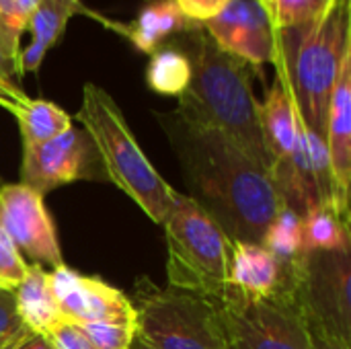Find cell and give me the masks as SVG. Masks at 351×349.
I'll use <instances>...</instances> for the list:
<instances>
[{"mask_svg":"<svg viewBox=\"0 0 351 349\" xmlns=\"http://www.w3.org/2000/svg\"><path fill=\"white\" fill-rule=\"evenodd\" d=\"M25 272L27 263L23 261V255L0 228V286L4 290H14L21 284Z\"/></svg>","mask_w":351,"mask_h":349,"instance_id":"27","label":"cell"},{"mask_svg":"<svg viewBox=\"0 0 351 349\" xmlns=\"http://www.w3.org/2000/svg\"><path fill=\"white\" fill-rule=\"evenodd\" d=\"M257 2H261V4H263V2H265V0H257Z\"/></svg>","mask_w":351,"mask_h":349,"instance_id":"35","label":"cell"},{"mask_svg":"<svg viewBox=\"0 0 351 349\" xmlns=\"http://www.w3.org/2000/svg\"><path fill=\"white\" fill-rule=\"evenodd\" d=\"M136 337L154 349H228L216 306L195 294L158 288L140 276L130 298Z\"/></svg>","mask_w":351,"mask_h":349,"instance_id":"6","label":"cell"},{"mask_svg":"<svg viewBox=\"0 0 351 349\" xmlns=\"http://www.w3.org/2000/svg\"><path fill=\"white\" fill-rule=\"evenodd\" d=\"M167 239V282L183 290L220 302L228 292L230 241L222 228L187 195L173 189L171 208L162 222Z\"/></svg>","mask_w":351,"mask_h":349,"instance_id":"5","label":"cell"},{"mask_svg":"<svg viewBox=\"0 0 351 349\" xmlns=\"http://www.w3.org/2000/svg\"><path fill=\"white\" fill-rule=\"evenodd\" d=\"M230 290L247 298H269L292 286V261L278 259L259 243L230 245Z\"/></svg>","mask_w":351,"mask_h":349,"instance_id":"15","label":"cell"},{"mask_svg":"<svg viewBox=\"0 0 351 349\" xmlns=\"http://www.w3.org/2000/svg\"><path fill=\"white\" fill-rule=\"evenodd\" d=\"M47 280L62 321L72 325H136V313L130 296L103 280L82 276L66 265L47 272Z\"/></svg>","mask_w":351,"mask_h":349,"instance_id":"12","label":"cell"},{"mask_svg":"<svg viewBox=\"0 0 351 349\" xmlns=\"http://www.w3.org/2000/svg\"><path fill=\"white\" fill-rule=\"evenodd\" d=\"M130 349H154V348H150L148 344H144V341H142L140 337H136V335H134V341H132Z\"/></svg>","mask_w":351,"mask_h":349,"instance_id":"34","label":"cell"},{"mask_svg":"<svg viewBox=\"0 0 351 349\" xmlns=\"http://www.w3.org/2000/svg\"><path fill=\"white\" fill-rule=\"evenodd\" d=\"M39 0H0V51L16 72L21 37L29 27Z\"/></svg>","mask_w":351,"mask_h":349,"instance_id":"24","label":"cell"},{"mask_svg":"<svg viewBox=\"0 0 351 349\" xmlns=\"http://www.w3.org/2000/svg\"><path fill=\"white\" fill-rule=\"evenodd\" d=\"M228 2L230 0H175L185 19L195 25H204L206 21L216 16Z\"/></svg>","mask_w":351,"mask_h":349,"instance_id":"30","label":"cell"},{"mask_svg":"<svg viewBox=\"0 0 351 349\" xmlns=\"http://www.w3.org/2000/svg\"><path fill=\"white\" fill-rule=\"evenodd\" d=\"M12 294L19 319L33 335H45L56 323L62 321L49 288L47 272L41 265H27V272Z\"/></svg>","mask_w":351,"mask_h":349,"instance_id":"19","label":"cell"},{"mask_svg":"<svg viewBox=\"0 0 351 349\" xmlns=\"http://www.w3.org/2000/svg\"><path fill=\"white\" fill-rule=\"evenodd\" d=\"M269 175L282 206L290 208L300 218L317 208H331L335 212V191L325 138L304 130L302 123L294 152L271 165Z\"/></svg>","mask_w":351,"mask_h":349,"instance_id":"10","label":"cell"},{"mask_svg":"<svg viewBox=\"0 0 351 349\" xmlns=\"http://www.w3.org/2000/svg\"><path fill=\"white\" fill-rule=\"evenodd\" d=\"M292 296L319 349H351L350 251L292 259Z\"/></svg>","mask_w":351,"mask_h":349,"instance_id":"7","label":"cell"},{"mask_svg":"<svg viewBox=\"0 0 351 349\" xmlns=\"http://www.w3.org/2000/svg\"><path fill=\"white\" fill-rule=\"evenodd\" d=\"M16 72H14V68L6 62V58L2 56V51H0V86L4 88V91H8L10 95H14L16 99H29L27 95H25V91L19 86V82H16Z\"/></svg>","mask_w":351,"mask_h":349,"instance_id":"31","label":"cell"},{"mask_svg":"<svg viewBox=\"0 0 351 349\" xmlns=\"http://www.w3.org/2000/svg\"><path fill=\"white\" fill-rule=\"evenodd\" d=\"M21 349H53V346L49 344L45 335H29Z\"/></svg>","mask_w":351,"mask_h":349,"instance_id":"32","label":"cell"},{"mask_svg":"<svg viewBox=\"0 0 351 349\" xmlns=\"http://www.w3.org/2000/svg\"><path fill=\"white\" fill-rule=\"evenodd\" d=\"M78 327L90 339L95 349H130L136 335V325L90 323V325H78Z\"/></svg>","mask_w":351,"mask_h":349,"instance_id":"26","label":"cell"},{"mask_svg":"<svg viewBox=\"0 0 351 349\" xmlns=\"http://www.w3.org/2000/svg\"><path fill=\"white\" fill-rule=\"evenodd\" d=\"M300 216L282 206L267 226L261 245L282 261H292L300 255Z\"/></svg>","mask_w":351,"mask_h":349,"instance_id":"25","label":"cell"},{"mask_svg":"<svg viewBox=\"0 0 351 349\" xmlns=\"http://www.w3.org/2000/svg\"><path fill=\"white\" fill-rule=\"evenodd\" d=\"M45 337L49 339L53 349H95L90 339L82 333V329L78 325H72L66 321L56 323L45 333Z\"/></svg>","mask_w":351,"mask_h":349,"instance_id":"29","label":"cell"},{"mask_svg":"<svg viewBox=\"0 0 351 349\" xmlns=\"http://www.w3.org/2000/svg\"><path fill=\"white\" fill-rule=\"evenodd\" d=\"M350 222L331 208H317L300 220V253L350 251Z\"/></svg>","mask_w":351,"mask_h":349,"instance_id":"21","label":"cell"},{"mask_svg":"<svg viewBox=\"0 0 351 349\" xmlns=\"http://www.w3.org/2000/svg\"><path fill=\"white\" fill-rule=\"evenodd\" d=\"M259 128L269 167L294 152L300 121L294 103L278 76L269 86L263 103H259Z\"/></svg>","mask_w":351,"mask_h":349,"instance_id":"17","label":"cell"},{"mask_svg":"<svg viewBox=\"0 0 351 349\" xmlns=\"http://www.w3.org/2000/svg\"><path fill=\"white\" fill-rule=\"evenodd\" d=\"M202 27L222 51L249 66L276 60V31L257 0H230Z\"/></svg>","mask_w":351,"mask_h":349,"instance_id":"13","label":"cell"},{"mask_svg":"<svg viewBox=\"0 0 351 349\" xmlns=\"http://www.w3.org/2000/svg\"><path fill=\"white\" fill-rule=\"evenodd\" d=\"M0 228L37 265H66L43 195L23 183L0 185Z\"/></svg>","mask_w":351,"mask_h":349,"instance_id":"11","label":"cell"},{"mask_svg":"<svg viewBox=\"0 0 351 349\" xmlns=\"http://www.w3.org/2000/svg\"><path fill=\"white\" fill-rule=\"evenodd\" d=\"M179 160L187 197L230 243H259L282 208L271 175L224 134L183 119L175 109L154 113Z\"/></svg>","mask_w":351,"mask_h":349,"instance_id":"1","label":"cell"},{"mask_svg":"<svg viewBox=\"0 0 351 349\" xmlns=\"http://www.w3.org/2000/svg\"><path fill=\"white\" fill-rule=\"evenodd\" d=\"M119 33H123L136 49L144 53L156 51L162 41L169 37L191 31L195 23L187 21L179 10L175 0H150L138 12V19L130 25H117Z\"/></svg>","mask_w":351,"mask_h":349,"instance_id":"18","label":"cell"},{"mask_svg":"<svg viewBox=\"0 0 351 349\" xmlns=\"http://www.w3.org/2000/svg\"><path fill=\"white\" fill-rule=\"evenodd\" d=\"M29 335H33V333H29ZM29 335H23V337L14 339L12 344H8V346H6V348H4V349H21V346H23V344L27 341V337H29Z\"/></svg>","mask_w":351,"mask_h":349,"instance_id":"33","label":"cell"},{"mask_svg":"<svg viewBox=\"0 0 351 349\" xmlns=\"http://www.w3.org/2000/svg\"><path fill=\"white\" fill-rule=\"evenodd\" d=\"M337 0H265L263 8L274 31L308 27L323 19Z\"/></svg>","mask_w":351,"mask_h":349,"instance_id":"23","label":"cell"},{"mask_svg":"<svg viewBox=\"0 0 351 349\" xmlns=\"http://www.w3.org/2000/svg\"><path fill=\"white\" fill-rule=\"evenodd\" d=\"M325 146L331 165L335 212L350 222L351 189V51L343 58L337 82L333 86L327 119H325Z\"/></svg>","mask_w":351,"mask_h":349,"instance_id":"14","label":"cell"},{"mask_svg":"<svg viewBox=\"0 0 351 349\" xmlns=\"http://www.w3.org/2000/svg\"><path fill=\"white\" fill-rule=\"evenodd\" d=\"M78 10H84L78 0H39L27 27L31 43L21 49L16 60V76H25L41 68L45 53L60 41L68 19Z\"/></svg>","mask_w":351,"mask_h":349,"instance_id":"16","label":"cell"},{"mask_svg":"<svg viewBox=\"0 0 351 349\" xmlns=\"http://www.w3.org/2000/svg\"><path fill=\"white\" fill-rule=\"evenodd\" d=\"M0 288H2V286H0ZM2 290H4V288H2Z\"/></svg>","mask_w":351,"mask_h":349,"instance_id":"37","label":"cell"},{"mask_svg":"<svg viewBox=\"0 0 351 349\" xmlns=\"http://www.w3.org/2000/svg\"><path fill=\"white\" fill-rule=\"evenodd\" d=\"M199 27L191 29L187 53L191 80L177 97L175 111L191 123L224 134L269 171L259 128V101L251 88V66L222 51Z\"/></svg>","mask_w":351,"mask_h":349,"instance_id":"2","label":"cell"},{"mask_svg":"<svg viewBox=\"0 0 351 349\" xmlns=\"http://www.w3.org/2000/svg\"><path fill=\"white\" fill-rule=\"evenodd\" d=\"M228 349H319L290 290L247 298L230 290L214 304Z\"/></svg>","mask_w":351,"mask_h":349,"instance_id":"8","label":"cell"},{"mask_svg":"<svg viewBox=\"0 0 351 349\" xmlns=\"http://www.w3.org/2000/svg\"><path fill=\"white\" fill-rule=\"evenodd\" d=\"M76 119L93 140L107 179L138 204L152 222L162 224L171 208L173 187L142 152L113 97L105 88L86 82Z\"/></svg>","mask_w":351,"mask_h":349,"instance_id":"4","label":"cell"},{"mask_svg":"<svg viewBox=\"0 0 351 349\" xmlns=\"http://www.w3.org/2000/svg\"><path fill=\"white\" fill-rule=\"evenodd\" d=\"M105 181V169L99 152L80 128H68L60 136L23 148L21 183L45 195L74 181Z\"/></svg>","mask_w":351,"mask_h":349,"instance_id":"9","label":"cell"},{"mask_svg":"<svg viewBox=\"0 0 351 349\" xmlns=\"http://www.w3.org/2000/svg\"><path fill=\"white\" fill-rule=\"evenodd\" d=\"M191 80V60L177 47H158L146 68L148 86L167 97H181Z\"/></svg>","mask_w":351,"mask_h":349,"instance_id":"22","label":"cell"},{"mask_svg":"<svg viewBox=\"0 0 351 349\" xmlns=\"http://www.w3.org/2000/svg\"><path fill=\"white\" fill-rule=\"evenodd\" d=\"M0 185H2V181H0Z\"/></svg>","mask_w":351,"mask_h":349,"instance_id":"36","label":"cell"},{"mask_svg":"<svg viewBox=\"0 0 351 349\" xmlns=\"http://www.w3.org/2000/svg\"><path fill=\"white\" fill-rule=\"evenodd\" d=\"M31 331L23 325V321L16 315L14 294L12 290L0 288V349H4L14 339L29 335Z\"/></svg>","mask_w":351,"mask_h":349,"instance_id":"28","label":"cell"},{"mask_svg":"<svg viewBox=\"0 0 351 349\" xmlns=\"http://www.w3.org/2000/svg\"><path fill=\"white\" fill-rule=\"evenodd\" d=\"M14 117L19 121L23 148L43 144L72 128V117L62 107L45 99H29Z\"/></svg>","mask_w":351,"mask_h":349,"instance_id":"20","label":"cell"},{"mask_svg":"<svg viewBox=\"0 0 351 349\" xmlns=\"http://www.w3.org/2000/svg\"><path fill=\"white\" fill-rule=\"evenodd\" d=\"M350 51V0H337L308 27L276 33V76L288 91L302 128L321 138L329 99Z\"/></svg>","mask_w":351,"mask_h":349,"instance_id":"3","label":"cell"}]
</instances>
